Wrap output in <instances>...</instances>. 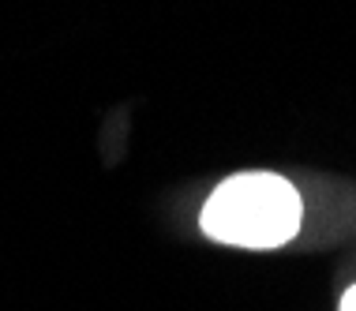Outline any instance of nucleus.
Returning <instances> with one entry per match:
<instances>
[{
  "label": "nucleus",
  "instance_id": "1",
  "mask_svg": "<svg viewBox=\"0 0 356 311\" xmlns=\"http://www.w3.org/2000/svg\"><path fill=\"white\" fill-rule=\"evenodd\" d=\"M304 202L277 173H236L203 207V232L233 248H282L296 237Z\"/></svg>",
  "mask_w": 356,
  "mask_h": 311
},
{
  "label": "nucleus",
  "instance_id": "2",
  "mask_svg": "<svg viewBox=\"0 0 356 311\" xmlns=\"http://www.w3.org/2000/svg\"><path fill=\"white\" fill-rule=\"evenodd\" d=\"M341 311H356V285H349V293L341 296Z\"/></svg>",
  "mask_w": 356,
  "mask_h": 311
}]
</instances>
